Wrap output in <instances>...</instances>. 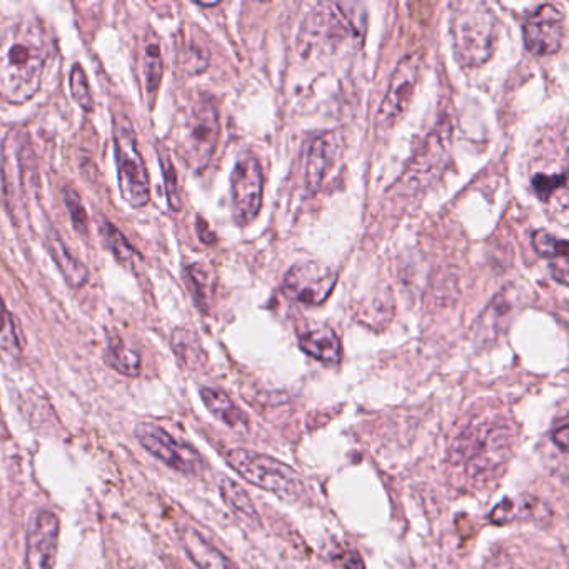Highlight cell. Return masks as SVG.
Here are the masks:
<instances>
[{"label": "cell", "instance_id": "obj_1", "mask_svg": "<svg viewBox=\"0 0 569 569\" xmlns=\"http://www.w3.org/2000/svg\"><path fill=\"white\" fill-rule=\"evenodd\" d=\"M52 41L39 19H22L0 37V99L22 106L41 89Z\"/></svg>", "mask_w": 569, "mask_h": 569}, {"label": "cell", "instance_id": "obj_2", "mask_svg": "<svg viewBox=\"0 0 569 569\" xmlns=\"http://www.w3.org/2000/svg\"><path fill=\"white\" fill-rule=\"evenodd\" d=\"M451 37L459 64L468 69L481 67L498 46V17L484 2H458L453 6Z\"/></svg>", "mask_w": 569, "mask_h": 569}, {"label": "cell", "instance_id": "obj_3", "mask_svg": "<svg viewBox=\"0 0 569 569\" xmlns=\"http://www.w3.org/2000/svg\"><path fill=\"white\" fill-rule=\"evenodd\" d=\"M356 4H318L301 26V54L333 52L363 37L364 16Z\"/></svg>", "mask_w": 569, "mask_h": 569}, {"label": "cell", "instance_id": "obj_4", "mask_svg": "<svg viewBox=\"0 0 569 569\" xmlns=\"http://www.w3.org/2000/svg\"><path fill=\"white\" fill-rule=\"evenodd\" d=\"M219 137V111L211 97H199L177 119L174 131L177 154L192 171L206 169L216 152Z\"/></svg>", "mask_w": 569, "mask_h": 569}, {"label": "cell", "instance_id": "obj_5", "mask_svg": "<svg viewBox=\"0 0 569 569\" xmlns=\"http://www.w3.org/2000/svg\"><path fill=\"white\" fill-rule=\"evenodd\" d=\"M226 461L247 483L266 489L286 501L303 498L306 483L288 464L256 453L251 449L234 448L226 453Z\"/></svg>", "mask_w": 569, "mask_h": 569}, {"label": "cell", "instance_id": "obj_6", "mask_svg": "<svg viewBox=\"0 0 569 569\" xmlns=\"http://www.w3.org/2000/svg\"><path fill=\"white\" fill-rule=\"evenodd\" d=\"M513 434L504 426L478 421L459 434L451 448L453 463H468L471 476L488 473L508 458Z\"/></svg>", "mask_w": 569, "mask_h": 569}, {"label": "cell", "instance_id": "obj_7", "mask_svg": "<svg viewBox=\"0 0 569 569\" xmlns=\"http://www.w3.org/2000/svg\"><path fill=\"white\" fill-rule=\"evenodd\" d=\"M114 154H116L117 179L124 201L131 207L146 206L151 199V187L146 164L142 159L136 131L126 114H116L112 122Z\"/></svg>", "mask_w": 569, "mask_h": 569}, {"label": "cell", "instance_id": "obj_8", "mask_svg": "<svg viewBox=\"0 0 569 569\" xmlns=\"http://www.w3.org/2000/svg\"><path fill=\"white\" fill-rule=\"evenodd\" d=\"M136 439L147 453L182 474H199L204 468V459L191 444L174 438L169 431L152 423H139L134 428Z\"/></svg>", "mask_w": 569, "mask_h": 569}, {"label": "cell", "instance_id": "obj_9", "mask_svg": "<svg viewBox=\"0 0 569 569\" xmlns=\"http://www.w3.org/2000/svg\"><path fill=\"white\" fill-rule=\"evenodd\" d=\"M453 129L448 121L439 122L414 157L408 171L404 172V187L419 191L428 186L443 172L451 154Z\"/></svg>", "mask_w": 569, "mask_h": 569}, {"label": "cell", "instance_id": "obj_10", "mask_svg": "<svg viewBox=\"0 0 569 569\" xmlns=\"http://www.w3.org/2000/svg\"><path fill=\"white\" fill-rule=\"evenodd\" d=\"M419 72H421V62L418 56H406L399 62L376 116L379 132L393 129L408 112L418 86Z\"/></svg>", "mask_w": 569, "mask_h": 569}, {"label": "cell", "instance_id": "obj_11", "mask_svg": "<svg viewBox=\"0 0 569 569\" xmlns=\"http://www.w3.org/2000/svg\"><path fill=\"white\" fill-rule=\"evenodd\" d=\"M338 282V274L331 267L319 262L306 261L294 264L282 282V288L289 298L306 304L321 306L333 294Z\"/></svg>", "mask_w": 569, "mask_h": 569}, {"label": "cell", "instance_id": "obj_12", "mask_svg": "<svg viewBox=\"0 0 569 569\" xmlns=\"http://www.w3.org/2000/svg\"><path fill=\"white\" fill-rule=\"evenodd\" d=\"M61 519L51 509H37L27 526L26 569L56 568Z\"/></svg>", "mask_w": 569, "mask_h": 569}, {"label": "cell", "instance_id": "obj_13", "mask_svg": "<svg viewBox=\"0 0 569 569\" xmlns=\"http://www.w3.org/2000/svg\"><path fill=\"white\" fill-rule=\"evenodd\" d=\"M524 46L534 56H551L563 46L564 17L558 7L539 6L523 24Z\"/></svg>", "mask_w": 569, "mask_h": 569}, {"label": "cell", "instance_id": "obj_14", "mask_svg": "<svg viewBox=\"0 0 569 569\" xmlns=\"http://www.w3.org/2000/svg\"><path fill=\"white\" fill-rule=\"evenodd\" d=\"M232 211L239 224H247L262 206V171L254 157L237 162L231 177Z\"/></svg>", "mask_w": 569, "mask_h": 569}, {"label": "cell", "instance_id": "obj_15", "mask_svg": "<svg viewBox=\"0 0 569 569\" xmlns=\"http://www.w3.org/2000/svg\"><path fill=\"white\" fill-rule=\"evenodd\" d=\"M344 157V136L341 132H324L309 147L306 162V186L319 192L338 171Z\"/></svg>", "mask_w": 569, "mask_h": 569}, {"label": "cell", "instance_id": "obj_16", "mask_svg": "<svg viewBox=\"0 0 569 569\" xmlns=\"http://www.w3.org/2000/svg\"><path fill=\"white\" fill-rule=\"evenodd\" d=\"M46 246L47 251L51 254L54 262H56L67 284L74 289L84 288L87 281H89V269H87L84 262L79 261V259L72 254L71 249L67 247L61 234H59L54 227L47 229Z\"/></svg>", "mask_w": 569, "mask_h": 569}, {"label": "cell", "instance_id": "obj_17", "mask_svg": "<svg viewBox=\"0 0 569 569\" xmlns=\"http://www.w3.org/2000/svg\"><path fill=\"white\" fill-rule=\"evenodd\" d=\"M182 548L197 569H239L221 549L207 541L197 529L186 528L181 533Z\"/></svg>", "mask_w": 569, "mask_h": 569}, {"label": "cell", "instance_id": "obj_18", "mask_svg": "<svg viewBox=\"0 0 569 569\" xmlns=\"http://www.w3.org/2000/svg\"><path fill=\"white\" fill-rule=\"evenodd\" d=\"M299 346H301L304 353L311 356V358L318 359L321 363H339L341 353H343L338 334L334 333L333 329L326 328V326L309 329L306 333L301 334Z\"/></svg>", "mask_w": 569, "mask_h": 569}, {"label": "cell", "instance_id": "obj_19", "mask_svg": "<svg viewBox=\"0 0 569 569\" xmlns=\"http://www.w3.org/2000/svg\"><path fill=\"white\" fill-rule=\"evenodd\" d=\"M201 399L207 411L219 419L222 424H226L229 428L237 429V431H247L249 429V419L241 409L237 408L226 393H222L219 389L202 388Z\"/></svg>", "mask_w": 569, "mask_h": 569}, {"label": "cell", "instance_id": "obj_20", "mask_svg": "<svg viewBox=\"0 0 569 569\" xmlns=\"http://www.w3.org/2000/svg\"><path fill=\"white\" fill-rule=\"evenodd\" d=\"M219 488H221V496L224 499V503L229 506L232 513H236L247 524H252L256 528L261 526V518H259L256 506H254L251 496L247 494L246 489L242 488L241 484L236 483L231 478H222Z\"/></svg>", "mask_w": 569, "mask_h": 569}, {"label": "cell", "instance_id": "obj_21", "mask_svg": "<svg viewBox=\"0 0 569 569\" xmlns=\"http://www.w3.org/2000/svg\"><path fill=\"white\" fill-rule=\"evenodd\" d=\"M106 364L119 374L127 378H136L141 374V356L134 349L129 348L122 339L114 338L109 341L106 351Z\"/></svg>", "mask_w": 569, "mask_h": 569}, {"label": "cell", "instance_id": "obj_22", "mask_svg": "<svg viewBox=\"0 0 569 569\" xmlns=\"http://www.w3.org/2000/svg\"><path fill=\"white\" fill-rule=\"evenodd\" d=\"M144 82H146V91L149 96H156L159 87H161L162 76H164V64H162L161 46L157 41L156 34L147 31L146 39H144Z\"/></svg>", "mask_w": 569, "mask_h": 569}, {"label": "cell", "instance_id": "obj_23", "mask_svg": "<svg viewBox=\"0 0 569 569\" xmlns=\"http://www.w3.org/2000/svg\"><path fill=\"white\" fill-rule=\"evenodd\" d=\"M536 506H539L538 499L531 496L523 498H506L491 511L489 518L493 524H511L516 521L533 518L536 513Z\"/></svg>", "mask_w": 569, "mask_h": 569}, {"label": "cell", "instance_id": "obj_24", "mask_svg": "<svg viewBox=\"0 0 569 569\" xmlns=\"http://www.w3.org/2000/svg\"><path fill=\"white\" fill-rule=\"evenodd\" d=\"M172 346L177 358L186 364L189 369H201L206 364V351L202 349L201 341L196 334L187 329H177L172 336Z\"/></svg>", "mask_w": 569, "mask_h": 569}, {"label": "cell", "instance_id": "obj_25", "mask_svg": "<svg viewBox=\"0 0 569 569\" xmlns=\"http://www.w3.org/2000/svg\"><path fill=\"white\" fill-rule=\"evenodd\" d=\"M22 344L17 334L16 321L0 296V358L16 363L21 358Z\"/></svg>", "mask_w": 569, "mask_h": 569}, {"label": "cell", "instance_id": "obj_26", "mask_svg": "<svg viewBox=\"0 0 569 569\" xmlns=\"http://www.w3.org/2000/svg\"><path fill=\"white\" fill-rule=\"evenodd\" d=\"M101 232L107 247L111 249L117 262L122 264V266H126L127 269L136 271L137 262L141 261V256H139L136 249L129 244L126 236H124L114 224H111V222H104Z\"/></svg>", "mask_w": 569, "mask_h": 569}, {"label": "cell", "instance_id": "obj_27", "mask_svg": "<svg viewBox=\"0 0 569 569\" xmlns=\"http://www.w3.org/2000/svg\"><path fill=\"white\" fill-rule=\"evenodd\" d=\"M187 284L194 294L196 303L201 306V309H206L209 298L212 296V289H214V281L206 267L202 264H192L187 267Z\"/></svg>", "mask_w": 569, "mask_h": 569}, {"label": "cell", "instance_id": "obj_28", "mask_svg": "<svg viewBox=\"0 0 569 569\" xmlns=\"http://www.w3.org/2000/svg\"><path fill=\"white\" fill-rule=\"evenodd\" d=\"M157 152H159L162 174H164V182H166L167 201H169V206H171L172 211L179 212L182 209V201L176 167L172 164L171 154H169L166 147H157Z\"/></svg>", "mask_w": 569, "mask_h": 569}, {"label": "cell", "instance_id": "obj_29", "mask_svg": "<svg viewBox=\"0 0 569 569\" xmlns=\"http://www.w3.org/2000/svg\"><path fill=\"white\" fill-rule=\"evenodd\" d=\"M69 84H71V94L77 106L81 107L84 112L94 111V97H92L89 79H87L86 71L79 64L72 67Z\"/></svg>", "mask_w": 569, "mask_h": 569}, {"label": "cell", "instance_id": "obj_30", "mask_svg": "<svg viewBox=\"0 0 569 569\" xmlns=\"http://www.w3.org/2000/svg\"><path fill=\"white\" fill-rule=\"evenodd\" d=\"M533 246L544 257H554V259H566L568 257V241H564L561 237H556L544 229L534 232Z\"/></svg>", "mask_w": 569, "mask_h": 569}, {"label": "cell", "instance_id": "obj_31", "mask_svg": "<svg viewBox=\"0 0 569 569\" xmlns=\"http://www.w3.org/2000/svg\"><path fill=\"white\" fill-rule=\"evenodd\" d=\"M64 201H66L67 209L71 212L72 226L81 236L82 234L87 236L89 234V214L82 204L81 196L72 187H66L64 189Z\"/></svg>", "mask_w": 569, "mask_h": 569}, {"label": "cell", "instance_id": "obj_32", "mask_svg": "<svg viewBox=\"0 0 569 569\" xmlns=\"http://www.w3.org/2000/svg\"><path fill=\"white\" fill-rule=\"evenodd\" d=\"M566 184V174H538L533 177V191L539 199H548L559 187H564Z\"/></svg>", "mask_w": 569, "mask_h": 569}, {"label": "cell", "instance_id": "obj_33", "mask_svg": "<svg viewBox=\"0 0 569 569\" xmlns=\"http://www.w3.org/2000/svg\"><path fill=\"white\" fill-rule=\"evenodd\" d=\"M182 66L189 74H199L206 71L207 54L196 44H189L184 54H182Z\"/></svg>", "mask_w": 569, "mask_h": 569}, {"label": "cell", "instance_id": "obj_34", "mask_svg": "<svg viewBox=\"0 0 569 569\" xmlns=\"http://www.w3.org/2000/svg\"><path fill=\"white\" fill-rule=\"evenodd\" d=\"M338 563L341 564L344 569H366L363 558H361L356 551H343V553H339Z\"/></svg>", "mask_w": 569, "mask_h": 569}, {"label": "cell", "instance_id": "obj_35", "mask_svg": "<svg viewBox=\"0 0 569 569\" xmlns=\"http://www.w3.org/2000/svg\"><path fill=\"white\" fill-rule=\"evenodd\" d=\"M568 434V421H566V419H563L558 428L554 429L553 434H551L553 443L556 444V446H558V448L561 449L563 453H566V451H568Z\"/></svg>", "mask_w": 569, "mask_h": 569}, {"label": "cell", "instance_id": "obj_36", "mask_svg": "<svg viewBox=\"0 0 569 569\" xmlns=\"http://www.w3.org/2000/svg\"><path fill=\"white\" fill-rule=\"evenodd\" d=\"M483 569H514V566L508 554L498 553L493 554V556L486 561Z\"/></svg>", "mask_w": 569, "mask_h": 569}, {"label": "cell", "instance_id": "obj_37", "mask_svg": "<svg viewBox=\"0 0 569 569\" xmlns=\"http://www.w3.org/2000/svg\"><path fill=\"white\" fill-rule=\"evenodd\" d=\"M551 274H553L554 279L566 286L568 284V264H566V259H561V262H556V264H551Z\"/></svg>", "mask_w": 569, "mask_h": 569}, {"label": "cell", "instance_id": "obj_38", "mask_svg": "<svg viewBox=\"0 0 569 569\" xmlns=\"http://www.w3.org/2000/svg\"><path fill=\"white\" fill-rule=\"evenodd\" d=\"M197 232H199V237H201L202 242H206V244H212V242H214V234L209 231L206 221L201 219V217L197 219Z\"/></svg>", "mask_w": 569, "mask_h": 569}, {"label": "cell", "instance_id": "obj_39", "mask_svg": "<svg viewBox=\"0 0 569 569\" xmlns=\"http://www.w3.org/2000/svg\"><path fill=\"white\" fill-rule=\"evenodd\" d=\"M4 423V416H2V409H0V426Z\"/></svg>", "mask_w": 569, "mask_h": 569}, {"label": "cell", "instance_id": "obj_40", "mask_svg": "<svg viewBox=\"0 0 569 569\" xmlns=\"http://www.w3.org/2000/svg\"><path fill=\"white\" fill-rule=\"evenodd\" d=\"M127 569H136V568H127Z\"/></svg>", "mask_w": 569, "mask_h": 569}]
</instances>
